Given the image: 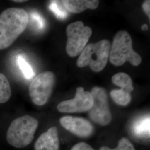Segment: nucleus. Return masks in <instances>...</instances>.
<instances>
[{"label": "nucleus", "mask_w": 150, "mask_h": 150, "mask_svg": "<svg viewBox=\"0 0 150 150\" xmlns=\"http://www.w3.org/2000/svg\"><path fill=\"white\" fill-rule=\"evenodd\" d=\"M29 16L21 8L11 7L0 14V50L10 47L27 26Z\"/></svg>", "instance_id": "1"}, {"label": "nucleus", "mask_w": 150, "mask_h": 150, "mask_svg": "<svg viewBox=\"0 0 150 150\" xmlns=\"http://www.w3.org/2000/svg\"><path fill=\"white\" fill-rule=\"evenodd\" d=\"M38 126V120L25 115L13 120L7 132L8 144L16 148H23L31 144Z\"/></svg>", "instance_id": "2"}, {"label": "nucleus", "mask_w": 150, "mask_h": 150, "mask_svg": "<svg viewBox=\"0 0 150 150\" xmlns=\"http://www.w3.org/2000/svg\"><path fill=\"white\" fill-rule=\"evenodd\" d=\"M109 59L111 63L116 66H122L126 61L134 66L141 64V57L133 50L132 38L127 31L122 30L116 34L109 54Z\"/></svg>", "instance_id": "3"}, {"label": "nucleus", "mask_w": 150, "mask_h": 150, "mask_svg": "<svg viewBox=\"0 0 150 150\" xmlns=\"http://www.w3.org/2000/svg\"><path fill=\"white\" fill-rule=\"evenodd\" d=\"M110 52V43L103 40L95 43L87 45L81 53L77 65L79 67L90 66L92 70L99 72L107 64Z\"/></svg>", "instance_id": "4"}, {"label": "nucleus", "mask_w": 150, "mask_h": 150, "mask_svg": "<svg viewBox=\"0 0 150 150\" xmlns=\"http://www.w3.org/2000/svg\"><path fill=\"white\" fill-rule=\"evenodd\" d=\"M66 32L67 54L71 57H76L86 47L92 35V30L88 26H85L83 22L78 21L69 24Z\"/></svg>", "instance_id": "5"}, {"label": "nucleus", "mask_w": 150, "mask_h": 150, "mask_svg": "<svg viewBox=\"0 0 150 150\" xmlns=\"http://www.w3.org/2000/svg\"><path fill=\"white\" fill-rule=\"evenodd\" d=\"M55 83V76L50 71L44 72L33 79L29 87V95L32 102L43 106L48 102Z\"/></svg>", "instance_id": "6"}, {"label": "nucleus", "mask_w": 150, "mask_h": 150, "mask_svg": "<svg viewBox=\"0 0 150 150\" xmlns=\"http://www.w3.org/2000/svg\"><path fill=\"white\" fill-rule=\"evenodd\" d=\"M91 94L93 102L92 107L89 110L90 117L95 122L106 126L112 120L107 92L101 87H95L92 89Z\"/></svg>", "instance_id": "7"}, {"label": "nucleus", "mask_w": 150, "mask_h": 150, "mask_svg": "<svg viewBox=\"0 0 150 150\" xmlns=\"http://www.w3.org/2000/svg\"><path fill=\"white\" fill-rule=\"evenodd\" d=\"M93 98L91 93L84 91V88L79 87L77 88L74 99L59 103L57 109L61 112H82L89 111L93 105Z\"/></svg>", "instance_id": "8"}, {"label": "nucleus", "mask_w": 150, "mask_h": 150, "mask_svg": "<svg viewBox=\"0 0 150 150\" xmlns=\"http://www.w3.org/2000/svg\"><path fill=\"white\" fill-rule=\"evenodd\" d=\"M59 121L64 129L79 137H87L93 132V126L85 118L64 116Z\"/></svg>", "instance_id": "9"}, {"label": "nucleus", "mask_w": 150, "mask_h": 150, "mask_svg": "<svg viewBox=\"0 0 150 150\" xmlns=\"http://www.w3.org/2000/svg\"><path fill=\"white\" fill-rule=\"evenodd\" d=\"M59 139L56 127H52L41 134L35 145V150H59Z\"/></svg>", "instance_id": "10"}, {"label": "nucleus", "mask_w": 150, "mask_h": 150, "mask_svg": "<svg viewBox=\"0 0 150 150\" xmlns=\"http://www.w3.org/2000/svg\"><path fill=\"white\" fill-rule=\"evenodd\" d=\"M62 2L65 9L74 13H79L87 9L95 10L99 5L97 0H64Z\"/></svg>", "instance_id": "11"}, {"label": "nucleus", "mask_w": 150, "mask_h": 150, "mask_svg": "<svg viewBox=\"0 0 150 150\" xmlns=\"http://www.w3.org/2000/svg\"><path fill=\"white\" fill-rule=\"evenodd\" d=\"M131 132L133 136L138 139H148L150 138V115H147L137 118L132 123Z\"/></svg>", "instance_id": "12"}, {"label": "nucleus", "mask_w": 150, "mask_h": 150, "mask_svg": "<svg viewBox=\"0 0 150 150\" xmlns=\"http://www.w3.org/2000/svg\"><path fill=\"white\" fill-rule=\"evenodd\" d=\"M113 83L119 86L123 90L131 93L134 90V86L131 78L126 73L120 72L114 75L112 78Z\"/></svg>", "instance_id": "13"}, {"label": "nucleus", "mask_w": 150, "mask_h": 150, "mask_svg": "<svg viewBox=\"0 0 150 150\" xmlns=\"http://www.w3.org/2000/svg\"><path fill=\"white\" fill-rule=\"evenodd\" d=\"M12 95L11 86L7 78L0 72V103L8 101Z\"/></svg>", "instance_id": "14"}, {"label": "nucleus", "mask_w": 150, "mask_h": 150, "mask_svg": "<svg viewBox=\"0 0 150 150\" xmlns=\"http://www.w3.org/2000/svg\"><path fill=\"white\" fill-rule=\"evenodd\" d=\"M111 96L113 101L120 106H125L131 101V93L124 91L122 89L113 90L111 92Z\"/></svg>", "instance_id": "15"}, {"label": "nucleus", "mask_w": 150, "mask_h": 150, "mask_svg": "<svg viewBox=\"0 0 150 150\" xmlns=\"http://www.w3.org/2000/svg\"><path fill=\"white\" fill-rule=\"evenodd\" d=\"M49 8L59 19L63 20L68 16L67 11L65 9L62 1H51Z\"/></svg>", "instance_id": "16"}, {"label": "nucleus", "mask_w": 150, "mask_h": 150, "mask_svg": "<svg viewBox=\"0 0 150 150\" xmlns=\"http://www.w3.org/2000/svg\"><path fill=\"white\" fill-rule=\"evenodd\" d=\"M17 62L25 79L30 80L33 77L35 76L33 70L22 56H19L17 57Z\"/></svg>", "instance_id": "17"}, {"label": "nucleus", "mask_w": 150, "mask_h": 150, "mask_svg": "<svg viewBox=\"0 0 150 150\" xmlns=\"http://www.w3.org/2000/svg\"><path fill=\"white\" fill-rule=\"evenodd\" d=\"M100 150H135L134 145L125 137H123L118 141V145L116 148L111 149L106 146L101 147Z\"/></svg>", "instance_id": "18"}, {"label": "nucleus", "mask_w": 150, "mask_h": 150, "mask_svg": "<svg viewBox=\"0 0 150 150\" xmlns=\"http://www.w3.org/2000/svg\"><path fill=\"white\" fill-rule=\"evenodd\" d=\"M31 18L35 24L38 30H42L45 27V21L43 17L37 12H32L31 13Z\"/></svg>", "instance_id": "19"}, {"label": "nucleus", "mask_w": 150, "mask_h": 150, "mask_svg": "<svg viewBox=\"0 0 150 150\" xmlns=\"http://www.w3.org/2000/svg\"><path fill=\"white\" fill-rule=\"evenodd\" d=\"M71 150H95L90 145L85 142H80L74 145Z\"/></svg>", "instance_id": "20"}, {"label": "nucleus", "mask_w": 150, "mask_h": 150, "mask_svg": "<svg viewBox=\"0 0 150 150\" xmlns=\"http://www.w3.org/2000/svg\"><path fill=\"white\" fill-rule=\"evenodd\" d=\"M142 8L144 11H145L146 14L150 18V1H145L142 5Z\"/></svg>", "instance_id": "21"}, {"label": "nucleus", "mask_w": 150, "mask_h": 150, "mask_svg": "<svg viewBox=\"0 0 150 150\" xmlns=\"http://www.w3.org/2000/svg\"><path fill=\"white\" fill-rule=\"evenodd\" d=\"M141 29H142L143 31H146V30H147V29H148V26H147V24L143 25L142 26V27H141Z\"/></svg>", "instance_id": "22"}, {"label": "nucleus", "mask_w": 150, "mask_h": 150, "mask_svg": "<svg viewBox=\"0 0 150 150\" xmlns=\"http://www.w3.org/2000/svg\"><path fill=\"white\" fill-rule=\"evenodd\" d=\"M13 2H26V1H23V0H21V1H18V0H17V1H15V0H14V1H13Z\"/></svg>", "instance_id": "23"}]
</instances>
